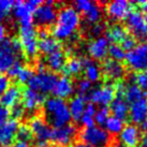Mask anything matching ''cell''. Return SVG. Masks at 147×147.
<instances>
[{
    "label": "cell",
    "instance_id": "obj_4",
    "mask_svg": "<svg viewBox=\"0 0 147 147\" xmlns=\"http://www.w3.org/2000/svg\"><path fill=\"white\" fill-rule=\"evenodd\" d=\"M78 138L82 143L91 147H107L111 144V135L102 127L92 126L80 131Z\"/></svg>",
    "mask_w": 147,
    "mask_h": 147
},
{
    "label": "cell",
    "instance_id": "obj_21",
    "mask_svg": "<svg viewBox=\"0 0 147 147\" xmlns=\"http://www.w3.org/2000/svg\"><path fill=\"white\" fill-rule=\"evenodd\" d=\"M103 74L111 81H118L125 75V68L121 62L113 60V59H106L102 65Z\"/></svg>",
    "mask_w": 147,
    "mask_h": 147
},
{
    "label": "cell",
    "instance_id": "obj_40",
    "mask_svg": "<svg viewBox=\"0 0 147 147\" xmlns=\"http://www.w3.org/2000/svg\"><path fill=\"white\" fill-rule=\"evenodd\" d=\"M134 82L141 89L143 90V92L147 94V70L139 72L136 74L134 78Z\"/></svg>",
    "mask_w": 147,
    "mask_h": 147
},
{
    "label": "cell",
    "instance_id": "obj_52",
    "mask_svg": "<svg viewBox=\"0 0 147 147\" xmlns=\"http://www.w3.org/2000/svg\"><path fill=\"white\" fill-rule=\"evenodd\" d=\"M112 147H125V146L119 143H116V144H114V145H112Z\"/></svg>",
    "mask_w": 147,
    "mask_h": 147
},
{
    "label": "cell",
    "instance_id": "obj_41",
    "mask_svg": "<svg viewBox=\"0 0 147 147\" xmlns=\"http://www.w3.org/2000/svg\"><path fill=\"white\" fill-rule=\"evenodd\" d=\"M10 115L12 116L14 120H18V119L23 118V116L25 115V109L24 106L22 105V104H20V103H17V104H15L14 106H12L11 107V110H10Z\"/></svg>",
    "mask_w": 147,
    "mask_h": 147
},
{
    "label": "cell",
    "instance_id": "obj_24",
    "mask_svg": "<svg viewBox=\"0 0 147 147\" xmlns=\"http://www.w3.org/2000/svg\"><path fill=\"white\" fill-rule=\"evenodd\" d=\"M111 112L113 113V116L120 120H126L129 116V103L127 102L125 98L121 96H118L111 102Z\"/></svg>",
    "mask_w": 147,
    "mask_h": 147
},
{
    "label": "cell",
    "instance_id": "obj_12",
    "mask_svg": "<svg viewBox=\"0 0 147 147\" xmlns=\"http://www.w3.org/2000/svg\"><path fill=\"white\" fill-rule=\"evenodd\" d=\"M127 28L136 39L144 40L147 38V26L144 21L143 14L140 11H131L126 18Z\"/></svg>",
    "mask_w": 147,
    "mask_h": 147
},
{
    "label": "cell",
    "instance_id": "obj_45",
    "mask_svg": "<svg viewBox=\"0 0 147 147\" xmlns=\"http://www.w3.org/2000/svg\"><path fill=\"white\" fill-rule=\"evenodd\" d=\"M9 116H10V110L0 103V123L8 120Z\"/></svg>",
    "mask_w": 147,
    "mask_h": 147
},
{
    "label": "cell",
    "instance_id": "obj_51",
    "mask_svg": "<svg viewBox=\"0 0 147 147\" xmlns=\"http://www.w3.org/2000/svg\"><path fill=\"white\" fill-rule=\"evenodd\" d=\"M141 125H142V129H143V131H145V132L147 133V117L144 119V121L141 123Z\"/></svg>",
    "mask_w": 147,
    "mask_h": 147
},
{
    "label": "cell",
    "instance_id": "obj_29",
    "mask_svg": "<svg viewBox=\"0 0 147 147\" xmlns=\"http://www.w3.org/2000/svg\"><path fill=\"white\" fill-rule=\"evenodd\" d=\"M128 36L126 28L119 24H115L111 26L110 29L106 31V39L113 44H119L125 40Z\"/></svg>",
    "mask_w": 147,
    "mask_h": 147
},
{
    "label": "cell",
    "instance_id": "obj_38",
    "mask_svg": "<svg viewBox=\"0 0 147 147\" xmlns=\"http://www.w3.org/2000/svg\"><path fill=\"white\" fill-rule=\"evenodd\" d=\"M13 3L14 2L11 0H0V22L12 12Z\"/></svg>",
    "mask_w": 147,
    "mask_h": 147
},
{
    "label": "cell",
    "instance_id": "obj_11",
    "mask_svg": "<svg viewBox=\"0 0 147 147\" xmlns=\"http://www.w3.org/2000/svg\"><path fill=\"white\" fill-rule=\"evenodd\" d=\"M57 17V10L54 1H46L41 3L33 13V20L39 26H49L55 23Z\"/></svg>",
    "mask_w": 147,
    "mask_h": 147
},
{
    "label": "cell",
    "instance_id": "obj_36",
    "mask_svg": "<svg viewBox=\"0 0 147 147\" xmlns=\"http://www.w3.org/2000/svg\"><path fill=\"white\" fill-rule=\"evenodd\" d=\"M109 117H110V110L106 106H101L99 110L96 111L94 118V123H97L99 127L104 126Z\"/></svg>",
    "mask_w": 147,
    "mask_h": 147
},
{
    "label": "cell",
    "instance_id": "obj_37",
    "mask_svg": "<svg viewBox=\"0 0 147 147\" xmlns=\"http://www.w3.org/2000/svg\"><path fill=\"white\" fill-rule=\"evenodd\" d=\"M16 138L21 142H27V143H29V141L32 140V133H31V131L29 129V127L26 126V125L18 127Z\"/></svg>",
    "mask_w": 147,
    "mask_h": 147
},
{
    "label": "cell",
    "instance_id": "obj_39",
    "mask_svg": "<svg viewBox=\"0 0 147 147\" xmlns=\"http://www.w3.org/2000/svg\"><path fill=\"white\" fill-rule=\"evenodd\" d=\"M76 90L78 92V96L84 97L85 94H88L91 91V83L87 81L86 78H82L76 84Z\"/></svg>",
    "mask_w": 147,
    "mask_h": 147
},
{
    "label": "cell",
    "instance_id": "obj_46",
    "mask_svg": "<svg viewBox=\"0 0 147 147\" xmlns=\"http://www.w3.org/2000/svg\"><path fill=\"white\" fill-rule=\"evenodd\" d=\"M5 34H7V29H5V26L3 24L0 23V42L3 41L5 39Z\"/></svg>",
    "mask_w": 147,
    "mask_h": 147
},
{
    "label": "cell",
    "instance_id": "obj_22",
    "mask_svg": "<svg viewBox=\"0 0 147 147\" xmlns=\"http://www.w3.org/2000/svg\"><path fill=\"white\" fill-rule=\"evenodd\" d=\"M130 120L135 123H142L144 119L147 117V99L143 98L136 101V102L131 103L129 106V116Z\"/></svg>",
    "mask_w": 147,
    "mask_h": 147
},
{
    "label": "cell",
    "instance_id": "obj_16",
    "mask_svg": "<svg viewBox=\"0 0 147 147\" xmlns=\"http://www.w3.org/2000/svg\"><path fill=\"white\" fill-rule=\"evenodd\" d=\"M18 127V123L14 119H8L0 123V146L8 147L14 142Z\"/></svg>",
    "mask_w": 147,
    "mask_h": 147
},
{
    "label": "cell",
    "instance_id": "obj_1",
    "mask_svg": "<svg viewBox=\"0 0 147 147\" xmlns=\"http://www.w3.org/2000/svg\"><path fill=\"white\" fill-rule=\"evenodd\" d=\"M81 24V14L71 5L63 7L57 12L53 28V36L56 40H68L74 36Z\"/></svg>",
    "mask_w": 147,
    "mask_h": 147
},
{
    "label": "cell",
    "instance_id": "obj_25",
    "mask_svg": "<svg viewBox=\"0 0 147 147\" xmlns=\"http://www.w3.org/2000/svg\"><path fill=\"white\" fill-rule=\"evenodd\" d=\"M22 98V90L18 86H10L0 97V103L3 106L12 107L20 102Z\"/></svg>",
    "mask_w": 147,
    "mask_h": 147
},
{
    "label": "cell",
    "instance_id": "obj_6",
    "mask_svg": "<svg viewBox=\"0 0 147 147\" xmlns=\"http://www.w3.org/2000/svg\"><path fill=\"white\" fill-rule=\"evenodd\" d=\"M41 3L40 0L16 1L13 3V16L22 26H30L33 21V13Z\"/></svg>",
    "mask_w": 147,
    "mask_h": 147
},
{
    "label": "cell",
    "instance_id": "obj_9",
    "mask_svg": "<svg viewBox=\"0 0 147 147\" xmlns=\"http://www.w3.org/2000/svg\"><path fill=\"white\" fill-rule=\"evenodd\" d=\"M126 62L134 71L142 72L147 70V41L136 45L134 49L126 53Z\"/></svg>",
    "mask_w": 147,
    "mask_h": 147
},
{
    "label": "cell",
    "instance_id": "obj_31",
    "mask_svg": "<svg viewBox=\"0 0 147 147\" xmlns=\"http://www.w3.org/2000/svg\"><path fill=\"white\" fill-rule=\"evenodd\" d=\"M123 96H125V100L127 102H136L141 99L145 98L144 97L143 90L140 88L139 86L135 83H131L129 85H127L125 87V91H123Z\"/></svg>",
    "mask_w": 147,
    "mask_h": 147
},
{
    "label": "cell",
    "instance_id": "obj_3",
    "mask_svg": "<svg viewBox=\"0 0 147 147\" xmlns=\"http://www.w3.org/2000/svg\"><path fill=\"white\" fill-rule=\"evenodd\" d=\"M21 51L18 39H4L0 42V73L8 72L15 62L21 61Z\"/></svg>",
    "mask_w": 147,
    "mask_h": 147
},
{
    "label": "cell",
    "instance_id": "obj_43",
    "mask_svg": "<svg viewBox=\"0 0 147 147\" xmlns=\"http://www.w3.org/2000/svg\"><path fill=\"white\" fill-rule=\"evenodd\" d=\"M119 45L123 47V49L125 52H126V51L130 52V51H132V49L136 46V40H135V38L132 37V36H127L126 39H125Z\"/></svg>",
    "mask_w": 147,
    "mask_h": 147
},
{
    "label": "cell",
    "instance_id": "obj_50",
    "mask_svg": "<svg viewBox=\"0 0 147 147\" xmlns=\"http://www.w3.org/2000/svg\"><path fill=\"white\" fill-rule=\"evenodd\" d=\"M71 147H91V146H89V145H87V144L82 143V142H78V143L73 144V145H72Z\"/></svg>",
    "mask_w": 147,
    "mask_h": 147
},
{
    "label": "cell",
    "instance_id": "obj_28",
    "mask_svg": "<svg viewBox=\"0 0 147 147\" xmlns=\"http://www.w3.org/2000/svg\"><path fill=\"white\" fill-rule=\"evenodd\" d=\"M65 63V54L61 49L56 51L54 53L47 55L46 57V65L52 71H61Z\"/></svg>",
    "mask_w": 147,
    "mask_h": 147
},
{
    "label": "cell",
    "instance_id": "obj_15",
    "mask_svg": "<svg viewBox=\"0 0 147 147\" xmlns=\"http://www.w3.org/2000/svg\"><path fill=\"white\" fill-rule=\"evenodd\" d=\"M106 14L111 20L116 22L126 20L131 10V3L127 0H115L111 1L106 5Z\"/></svg>",
    "mask_w": 147,
    "mask_h": 147
},
{
    "label": "cell",
    "instance_id": "obj_30",
    "mask_svg": "<svg viewBox=\"0 0 147 147\" xmlns=\"http://www.w3.org/2000/svg\"><path fill=\"white\" fill-rule=\"evenodd\" d=\"M38 49L45 55H49L56 51L61 49V44L54 37L49 36L38 42Z\"/></svg>",
    "mask_w": 147,
    "mask_h": 147
},
{
    "label": "cell",
    "instance_id": "obj_19",
    "mask_svg": "<svg viewBox=\"0 0 147 147\" xmlns=\"http://www.w3.org/2000/svg\"><path fill=\"white\" fill-rule=\"evenodd\" d=\"M74 90H75V86H74L72 80L68 76H61V78H57L52 92H53L54 97L65 100L67 98H70L73 94Z\"/></svg>",
    "mask_w": 147,
    "mask_h": 147
},
{
    "label": "cell",
    "instance_id": "obj_53",
    "mask_svg": "<svg viewBox=\"0 0 147 147\" xmlns=\"http://www.w3.org/2000/svg\"><path fill=\"white\" fill-rule=\"evenodd\" d=\"M144 21L146 23V26H147V12L145 13V15H144Z\"/></svg>",
    "mask_w": 147,
    "mask_h": 147
},
{
    "label": "cell",
    "instance_id": "obj_20",
    "mask_svg": "<svg viewBox=\"0 0 147 147\" xmlns=\"http://www.w3.org/2000/svg\"><path fill=\"white\" fill-rule=\"evenodd\" d=\"M109 41L105 37H99L94 39L88 44V53L90 57L96 60H103L105 59L109 51Z\"/></svg>",
    "mask_w": 147,
    "mask_h": 147
},
{
    "label": "cell",
    "instance_id": "obj_18",
    "mask_svg": "<svg viewBox=\"0 0 147 147\" xmlns=\"http://www.w3.org/2000/svg\"><path fill=\"white\" fill-rule=\"evenodd\" d=\"M22 99H23V104L25 110L29 112H34L39 110L41 105H43L45 102L44 96L40 92H38L36 90H32L30 88H27L24 90V92L22 94Z\"/></svg>",
    "mask_w": 147,
    "mask_h": 147
},
{
    "label": "cell",
    "instance_id": "obj_23",
    "mask_svg": "<svg viewBox=\"0 0 147 147\" xmlns=\"http://www.w3.org/2000/svg\"><path fill=\"white\" fill-rule=\"evenodd\" d=\"M9 76H11L13 78H16L20 83H28L30 81V78H32L33 72L32 70L23 65L22 61H17L11 67V69L8 71Z\"/></svg>",
    "mask_w": 147,
    "mask_h": 147
},
{
    "label": "cell",
    "instance_id": "obj_27",
    "mask_svg": "<svg viewBox=\"0 0 147 147\" xmlns=\"http://www.w3.org/2000/svg\"><path fill=\"white\" fill-rule=\"evenodd\" d=\"M84 61V72H85V78L90 83L98 82L101 78V69L96 62L90 60L89 58H83Z\"/></svg>",
    "mask_w": 147,
    "mask_h": 147
},
{
    "label": "cell",
    "instance_id": "obj_26",
    "mask_svg": "<svg viewBox=\"0 0 147 147\" xmlns=\"http://www.w3.org/2000/svg\"><path fill=\"white\" fill-rule=\"evenodd\" d=\"M86 106V100L85 97L83 96H75L70 100V102L68 103V107H69V112L71 115V118H73L74 120L78 121L81 117H82L84 110Z\"/></svg>",
    "mask_w": 147,
    "mask_h": 147
},
{
    "label": "cell",
    "instance_id": "obj_7",
    "mask_svg": "<svg viewBox=\"0 0 147 147\" xmlns=\"http://www.w3.org/2000/svg\"><path fill=\"white\" fill-rule=\"evenodd\" d=\"M57 78L56 74L52 71H49V70L40 71L38 73L33 74L32 78H30V81L28 82L29 88L36 90L42 94L52 92Z\"/></svg>",
    "mask_w": 147,
    "mask_h": 147
},
{
    "label": "cell",
    "instance_id": "obj_54",
    "mask_svg": "<svg viewBox=\"0 0 147 147\" xmlns=\"http://www.w3.org/2000/svg\"><path fill=\"white\" fill-rule=\"evenodd\" d=\"M0 147H2V146H0Z\"/></svg>",
    "mask_w": 147,
    "mask_h": 147
},
{
    "label": "cell",
    "instance_id": "obj_10",
    "mask_svg": "<svg viewBox=\"0 0 147 147\" xmlns=\"http://www.w3.org/2000/svg\"><path fill=\"white\" fill-rule=\"evenodd\" d=\"M78 13H82L85 20L90 24H97L102 16V10L98 3L90 0H78L74 2L73 7Z\"/></svg>",
    "mask_w": 147,
    "mask_h": 147
},
{
    "label": "cell",
    "instance_id": "obj_35",
    "mask_svg": "<svg viewBox=\"0 0 147 147\" xmlns=\"http://www.w3.org/2000/svg\"><path fill=\"white\" fill-rule=\"evenodd\" d=\"M107 54L111 56V59L116 60V61H121L126 57V52L123 49V47L119 44H110L109 45V51Z\"/></svg>",
    "mask_w": 147,
    "mask_h": 147
},
{
    "label": "cell",
    "instance_id": "obj_34",
    "mask_svg": "<svg viewBox=\"0 0 147 147\" xmlns=\"http://www.w3.org/2000/svg\"><path fill=\"white\" fill-rule=\"evenodd\" d=\"M104 126H105V130L109 134H119L123 128V121L114 116H110Z\"/></svg>",
    "mask_w": 147,
    "mask_h": 147
},
{
    "label": "cell",
    "instance_id": "obj_48",
    "mask_svg": "<svg viewBox=\"0 0 147 147\" xmlns=\"http://www.w3.org/2000/svg\"><path fill=\"white\" fill-rule=\"evenodd\" d=\"M14 147H31L30 146V144L27 143V142H21V141H17Z\"/></svg>",
    "mask_w": 147,
    "mask_h": 147
},
{
    "label": "cell",
    "instance_id": "obj_47",
    "mask_svg": "<svg viewBox=\"0 0 147 147\" xmlns=\"http://www.w3.org/2000/svg\"><path fill=\"white\" fill-rule=\"evenodd\" d=\"M49 34L46 29H41L40 32H39V38H40V40H41V39H44V38H46V37H49Z\"/></svg>",
    "mask_w": 147,
    "mask_h": 147
},
{
    "label": "cell",
    "instance_id": "obj_5",
    "mask_svg": "<svg viewBox=\"0 0 147 147\" xmlns=\"http://www.w3.org/2000/svg\"><path fill=\"white\" fill-rule=\"evenodd\" d=\"M29 129L34 138L36 147H47L49 142L52 139L53 129L51 128L47 121L42 117H33L29 123Z\"/></svg>",
    "mask_w": 147,
    "mask_h": 147
},
{
    "label": "cell",
    "instance_id": "obj_44",
    "mask_svg": "<svg viewBox=\"0 0 147 147\" xmlns=\"http://www.w3.org/2000/svg\"><path fill=\"white\" fill-rule=\"evenodd\" d=\"M10 78L4 73H0V97L10 87Z\"/></svg>",
    "mask_w": 147,
    "mask_h": 147
},
{
    "label": "cell",
    "instance_id": "obj_2",
    "mask_svg": "<svg viewBox=\"0 0 147 147\" xmlns=\"http://www.w3.org/2000/svg\"><path fill=\"white\" fill-rule=\"evenodd\" d=\"M44 114L46 121L54 128L65 126L70 123L71 115L69 112L68 103L65 100L56 97H51L44 102Z\"/></svg>",
    "mask_w": 147,
    "mask_h": 147
},
{
    "label": "cell",
    "instance_id": "obj_32",
    "mask_svg": "<svg viewBox=\"0 0 147 147\" xmlns=\"http://www.w3.org/2000/svg\"><path fill=\"white\" fill-rule=\"evenodd\" d=\"M63 72L69 76L78 75L84 70V61L83 58H71L70 60L65 61L63 67Z\"/></svg>",
    "mask_w": 147,
    "mask_h": 147
},
{
    "label": "cell",
    "instance_id": "obj_14",
    "mask_svg": "<svg viewBox=\"0 0 147 147\" xmlns=\"http://www.w3.org/2000/svg\"><path fill=\"white\" fill-rule=\"evenodd\" d=\"M115 87L111 84H105L96 88L91 89L88 94V98L90 100V103L92 104H99L101 106H106L110 104L115 99Z\"/></svg>",
    "mask_w": 147,
    "mask_h": 147
},
{
    "label": "cell",
    "instance_id": "obj_13",
    "mask_svg": "<svg viewBox=\"0 0 147 147\" xmlns=\"http://www.w3.org/2000/svg\"><path fill=\"white\" fill-rule=\"evenodd\" d=\"M78 135V129L74 125L68 123L65 126L55 128L52 132V139L54 143L57 146L67 147L73 143L74 139Z\"/></svg>",
    "mask_w": 147,
    "mask_h": 147
},
{
    "label": "cell",
    "instance_id": "obj_8",
    "mask_svg": "<svg viewBox=\"0 0 147 147\" xmlns=\"http://www.w3.org/2000/svg\"><path fill=\"white\" fill-rule=\"evenodd\" d=\"M20 44L29 58H34L38 54V33L32 25L22 26L20 29Z\"/></svg>",
    "mask_w": 147,
    "mask_h": 147
},
{
    "label": "cell",
    "instance_id": "obj_42",
    "mask_svg": "<svg viewBox=\"0 0 147 147\" xmlns=\"http://www.w3.org/2000/svg\"><path fill=\"white\" fill-rule=\"evenodd\" d=\"M104 30H105V25L99 22L97 24H92V26L89 29V33L90 36L94 37V39H96V38L101 37V34L104 32Z\"/></svg>",
    "mask_w": 147,
    "mask_h": 147
},
{
    "label": "cell",
    "instance_id": "obj_17",
    "mask_svg": "<svg viewBox=\"0 0 147 147\" xmlns=\"http://www.w3.org/2000/svg\"><path fill=\"white\" fill-rule=\"evenodd\" d=\"M119 142L125 147H138L141 142V132L138 127L133 123H129L123 128L119 133Z\"/></svg>",
    "mask_w": 147,
    "mask_h": 147
},
{
    "label": "cell",
    "instance_id": "obj_49",
    "mask_svg": "<svg viewBox=\"0 0 147 147\" xmlns=\"http://www.w3.org/2000/svg\"><path fill=\"white\" fill-rule=\"evenodd\" d=\"M138 147H147V135L144 136L143 139H141V142L138 145Z\"/></svg>",
    "mask_w": 147,
    "mask_h": 147
},
{
    "label": "cell",
    "instance_id": "obj_33",
    "mask_svg": "<svg viewBox=\"0 0 147 147\" xmlns=\"http://www.w3.org/2000/svg\"><path fill=\"white\" fill-rule=\"evenodd\" d=\"M96 105L92 103H87L85 106V110L83 113L82 117L80 121L82 123L84 128H89V127L94 126V114H96Z\"/></svg>",
    "mask_w": 147,
    "mask_h": 147
}]
</instances>
